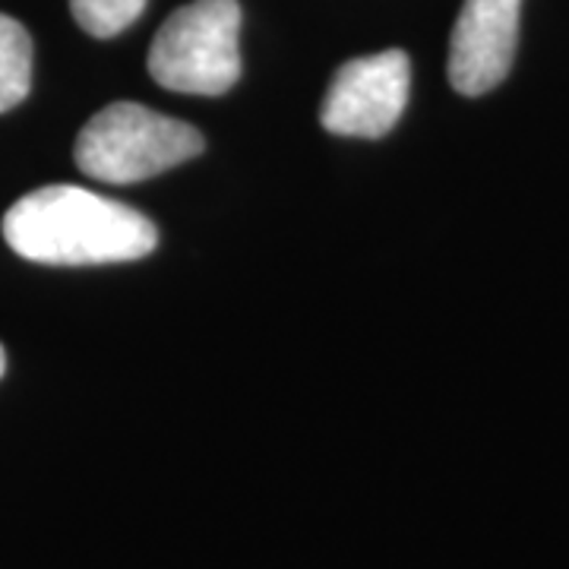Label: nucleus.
<instances>
[{"label": "nucleus", "instance_id": "1", "mask_svg": "<svg viewBox=\"0 0 569 569\" xmlns=\"http://www.w3.org/2000/svg\"><path fill=\"white\" fill-rule=\"evenodd\" d=\"M3 241L32 263L102 266L152 253L159 231L140 209L77 183H48L7 209Z\"/></svg>", "mask_w": 569, "mask_h": 569}, {"label": "nucleus", "instance_id": "2", "mask_svg": "<svg viewBox=\"0 0 569 569\" xmlns=\"http://www.w3.org/2000/svg\"><path fill=\"white\" fill-rule=\"evenodd\" d=\"M203 152V133L137 102L102 108L77 137L73 159L86 178L137 183Z\"/></svg>", "mask_w": 569, "mask_h": 569}, {"label": "nucleus", "instance_id": "3", "mask_svg": "<svg viewBox=\"0 0 569 569\" xmlns=\"http://www.w3.org/2000/svg\"><path fill=\"white\" fill-rule=\"evenodd\" d=\"M238 0H193L174 10L149 48L152 80L183 96H222L241 77Z\"/></svg>", "mask_w": 569, "mask_h": 569}, {"label": "nucleus", "instance_id": "4", "mask_svg": "<svg viewBox=\"0 0 569 569\" xmlns=\"http://www.w3.org/2000/svg\"><path fill=\"white\" fill-rule=\"evenodd\" d=\"M411 63L406 51L389 48L380 54L355 58L339 67L326 89L320 121L339 137L377 140L389 133L408 104Z\"/></svg>", "mask_w": 569, "mask_h": 569}, {"label": "nucleus", "instance_id": "5", "mask_svg": "<svg viewBox=\"0 0 569 569\" xmlns=\"http://www.w3.org/2000/svg\"><path fill=\"white\" fill-rule=\"evenodd\" d=\"M522 0H466L449 39V82L462 96H485L507 80L519 41Z\"/></svg>", "mask_w": 569, "mask_h": 569}, {"label": "nucleus", "instance_id": "6", "mask_svg": "<svg viewBox=\"0 0 569 569\" xmlns=\"http://www.w3.org/2000/svg\"><path fill=\"white\" fill-rule=\"evenodd\" d=\"M32 89V39L26 26L0 13V114L17 108Z\"/></svg>", "mask_w": 569, "mask_h": 569}, {"label": "nucleus", "instance_id": "7", "mask_svg": "<svg viewBox=\"0 0 569 569\" xmlns=\"http://www.w3.org/2000/svg\"><path fill=\"white\" fill-rule=\"evenodd\" d=\"M142 7L146 0H70L73 20L96 39H111L123 32L130 22L140 20Z\"/></svg>", "mask_w": 569, "mask_h": 569}, {"label": "nucleus", "instance_id": "8", "mask_svg": "<svg viewBox=\"0 0 569 569\" xmlns=\"http://www.w3.org/2000/svg\"><path fill=\"white\" fill-rule=\"evenodd\" d=\"M3 370H7V351L0 346V377H3Z\"/></svg>", "mask_w": 569, "mask_h": 569}]
</instances>
